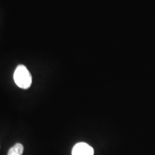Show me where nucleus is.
<instances>
[{
  "label": "nucleus",
  "mask_w": 155,
  "mask_h": 155,
  "mask_svg": "<svg viewBox=\"0 0 155 155\" xmlns=\"http://www.w3.org/2000/svg\"><path fill=\"white\" fill-rule=\"evenodd\" d=\"M14 81L17 86L22 89H28L32 83L30 71L23 65H19L14 73Z\"/></svg>",
  "instance_id": "obj_1"
},
{
  "label": "nucleus",
  "mask_w": 155,
  "mask_h": 155,
  "mask_svg": "<svg viewBox=\"0 0 155 155\" xmlns=\"http://www.w3.org/2000/svg\"><path fill=\"white\" fill-rule=\"evenodd\" d=\"M94 151L92 147L85 142H79L73 147L72 155H94Z\"/></svg>",
  "instance_id": "obj_2"
},
{
  "label": "nucleus",
  "mask_w": 155,
  "mask_h": 155,
  "mask_svg": "<svg viewBox=\"0 0 155 155\" xmlns=\"http://www.w3.org/2000/svg\"><path fill=\"white\" fill-rule=\"evenodd\" d=\"M23 151H24L23 145L20 143H17L9 149L7 155H22Z\"/></svg>",
  "instance_id": "obj_3"
}]
</instances>
